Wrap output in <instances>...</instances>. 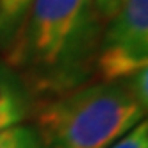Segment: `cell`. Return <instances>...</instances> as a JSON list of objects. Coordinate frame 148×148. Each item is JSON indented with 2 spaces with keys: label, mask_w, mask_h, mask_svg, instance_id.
<instances>
[{
  "label": "cell",
  "mask_w": 148,
  "mask_h": 148,
  "mask_svg": "<svg viewBox=\"0 0 148 148\" xmlns=\"http://www.w3.org/2000/svg\"><path fill=\"white\" fill-rule=\"evenodd\" d=\"M103 23L93 0H32L4 62L38 98L77 88L97 64Z\"/></svg>",
  "instance_id": "6da1fadb"
},
{
  "label": "cell",
  "mask_w": 148,
  "mask_h": 148,
  "mask_svg": "<svg viewBox=\"0 0 148 148\" xmlns=\"http://www.w3.org/2000/svg\"><path fill=\"white\" fill-rule=\"evenodd\" d=\"M145 116L125 82L102 80L39 97L34 130L43 148H109Z\"/></svg>",
  "instance_id": "7a4b0ae2"
},
{
  "label": "cell",
  "mask_w": 148,
  "mask_h": 148,
  "mask_svg": "<svg viewBox=\"0 0 148 148\" xmlns=\"http://www.w3.org/2000/svg\"><path fill=\"white\" fill-rule=\"evenodd\" d=\"M107 82H120L148 66V0H125L107 22L97 57Z\"/></svg>",
  "instance_id": "3957f363"
},
{
  "label": "cell",
  "mask_w": 148,
  "mask_h": 148,
  "mask_svg": "<svg viewBox=\"0 0 148 148\" xmlns=\"http://www.w3.org/2000/svg\"><path fill=\"white\" fill-rule=\"evenodd\" d=\"M32 107L30 93L5 62H0V132L22 125Z\"/></svg>",
  "instance_id": "277c9868"
},
{
  "label": "cell",
  "mask_w": 148,
  "mask_h": 148,
  "mask_svg": "<svg viewBox=\"0 0 148 148\" xmlns=\"http://www.w3.org/2000/svg\"><path fill=\"white\" fill-rule=\"evenodd\" d=\"M32 0H0V47H7L18 32Z\"/></svg>",
  "instance_id": "5b68a950"
},
{
  "label": "cell",
  "mask_w": 148,
  "mask_h": 148,
  "mask_svg": "<svg viewBox=\"0 0 148 148\" xmlns=\"http://www.w3.org/2000/svg\"><path fill=\"white\" fill-rule=\"evenodd\" d=\"M0 148H43L41 141L29 125H14L0 132Z\"/></svg>",
  "instance_id": "8992f818"
},
{
  "label": "cell",
  "mask_w": 148,
  "mask_h": 148,
  "mask_svg": "<svg viewBox=\"0 0 148 148\" xmlns=\"http://www.w3.org/2000/svg\"><path fill=\"white\" fill-rule=\"evenodd\" d=\"M109 148H148V118L139 121L127 134H123Z\"/></svg>",
  "instance_id": "52a82bcc"
},
{
  "label": "cell",
  "mask_w": 148,
  "mask_h": 148,
  "mask_svg": "<svg viewBox=\"0 0 148 148\" xmlns=\"http://www.w3.org/2000/svg\"><path fill=\"white\" fill-rule=\"evenodd\" d=\"M125 84L129 86L130 93L134 95L137 103L143 107V111L148 114V66L136 71L132 77H129Z\"/></svg>",
  "instance_id": "ba28073f"
},
{
  "label": "cell",
  "mask_w": 148,
  "mask_h": 148,
  "mask_svg": "<svg viewBox=\"0 0 148 148\" xmlns=\"http://www.w3.org/2000/svg\"><path fill=\"white\" fill-rule=\"evenodd\" d=\"M93 2H95V7H97L98 14L102 16V20L107 23L125 0H93Z\"/></svg>",
  "instance_id": "9c48e42d"
}]
</instances>
